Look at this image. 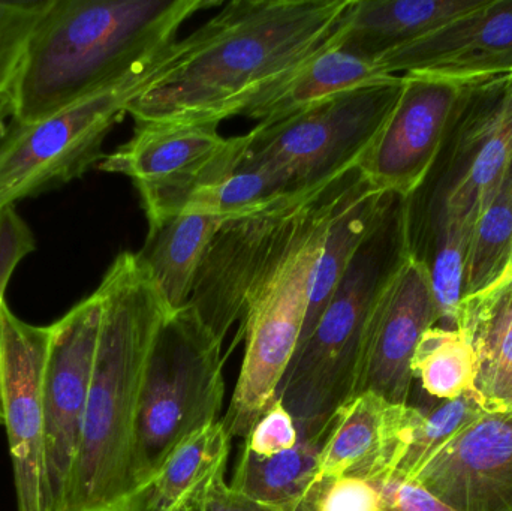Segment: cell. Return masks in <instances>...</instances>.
<instances>
[{"mask_svg":"<svg viewBox=\"0 0 512 511\" xmlns=\"http://www.w3.org/2000/svg\"><path fill=\"white\" fill-rule=\"evenodd\" d=\"M354 0H233L198 27L197 45L132 104L135 125L240 116L339 45Z\"/></svg>","mask_w":512,"mask_h":511,"instance_id":"6da1fadb","label":"cell"},{"mask_svg":"<svg viewBox=\"0 0 512 511\" xmlns=\"http://www.w3.org/2000/svg\"><path fill=\"white\" fill-rule=\"evenodd\" d=\"M101 329L77 458L56 511H135L132 452L144 374L171 314L137 252L98 287Z\"/></svg>","mask_w":512,"mask_h":511,"instance_id":"7a4b0ae2","label":"cell"},{"mask_svg":"<svg viewBox=\"0 0 512 511\" xmlns=\"http://www.w3.org/2000/svg\"><path fill=\"white\" fill-rule=\"evenodd\" d=\"M219 0H51L12 84L15 120L59 113L122 75Z\"/></svg>","mask_w":512,"mask_h":511,"instance_id":"3957f363","label":"cell"},{"mask_svg":"<svg viewBox=\"0 0 512 511\" xmlns=\"http://www.w3.org/2000/svg\"><path fill=\"white\" fill-rule=\"evenodd\" d=\"M406 252V200L396 197L352 258L280 384L277 399L294 419L298 438L328 432L337 410L354 398L370 318Z\"/></svg>","mask_w":512,"mask_h":511,"instance_id":"277c9868","label":"cell"},{"mask_svg":"<svg viewBox=\"0 0 512 511\" xmlns=\"http://www.w3.org/2000/svg\"><path fill=\"white\" fill-rule=\"evenodd\" d=\"M195 45L197 32L162 42L83 101L35 122L12 119L0 135V209L60 188L101 164L111 129Z\"/></svg>","mask_w":512,"mask_h":511,"instance_id":"5b68a950","label":"cell"},{"mask_svg":"<svg viewBox=\"0 0 512 511\" xmlns=\"http://www.w3.org/2000/svg\"><path fill=\"white\" fill-rule=\"evenodd\" d=\"M224 342L189 306L171 312L150 353L138 404L132 492L140 511L177 447L219 422L224 407Z\"/></svg>","mask_w":512,"mask_h":511,"instance_id":"8992f818","label":"cell"},{"mask_svg":"<svg viewBox=\"0 0 512 511\" xmlns=\"http://www.w3.org/2000/svg\"><path fill=\"white\" fill-rule=\"evenodd\" d=\"M355 170L337 177L310 203L285 260L262 285L234 339H245V357L222 423L233 438H248L277 399L300 344L310 290L324 249L328 222Z\"/></svg>","mask_w":512,"mask_h":511,"instance_id":"52a82bcc","label":"cell"},{"mask_svg":"<svg viewBox=\"0 0 512 511\" xmlns=\"http://www.w3.org/2000/svg\"><path fill=\"white\" fill-rule=\"evenodd\" d=\"M403 77L357 87L258 123L242 135L240 168H268L310 191L360 165L390 114Z\"/></svg>","mask_w":512,"mask_h":511,"instance_id":"ba28073f","label":"cell"},{"mask_svg":"<svg viewBox=\"0 0 512 511\" xmlns=\"http://www.w3.org/2000/svg\"><path fill=\"white\" fill-rule=\"evenodd\" d=\"M512 162V75L474 86L429 179L423 210L406 203L408 237L451 219L478 221Z\"/></svg>","mask_w":512,"mask_h":511,"instance_id":"9c48e42d","label":"cell"},{"mask_svg":"<svg viewBox=\"0 0 512 511\" xmlns=\"http://www.w3.org/2000/svg\"><path fill=\"white\" fill-rule=\"evenodd\" d=\"M327 185L230 219L213 237L186 306L219 341L237 324L240 329L252 300L288 255L307 207Z\"/></svg>","mask_w":512,"mask_h":511,"instance_id":"30bf717a","label":"cell"},{"mask_svg":"<svg viewBox=\"0 0 512 511\" xmlns=\"http://www.w3.org/2000/svg\"><path fill=\"white\" fill-rule=\"evenodd\" d=\"M240 149L242 135L222 137L219 123H144L98 168L132 179L155 230L182 215L201 188L234 173Z\"/></svg>","mask_w":512,"mask_h":511,"instance_id":"8fae6325","label":"cell"},{"mask_svg":"<svg viewBox=\"0 0 512 511\" xmlns=\"http://www.w3.org/2000/svg\"><path fill=\"white\" fill-rule=\"evenodd\" d=\"M51 326H33L0 308L3 428L14 471L17 511H54L45 431V359Z\"/></svg>","mask_w":512,"mask_h":511,"instance_id":"7c38bea8","label":"cell"},{"mask_svg":"<svg viewBox=\"0 0 512 511\" xmlns=\"http://www.w3.org/2000/svg\"><path fill=\"white\" fill-rule=\"evenodd\" d=\"M478 84L403 75L402 89L361 159L364 179L384 194L408 200L429 179L454 120Z\"/></svg>","mask_w":512,"mask_h":511,"instance_id":"4fadbf2b","label":"cell"},{"mask_svg":"<svg viewBox=\"0 0 512 511\" xmlns=\"http://www.w3.org/2000/svg\"><path fill=\"white\" fill-rule=\"evenodd\" d=\"M101 317L102 300L95 291L51 324L42 395L54 511L65 494L80 447Z\"/></svg>","mask_w":512,"mask_h":511,"instance_id":"5bb4252c","label":"cell"},{"mask_svg":"<svg viewBox=\"0 0 512 511\" xmlns=\"http://www.w3.org/2000/svg\"><path fill=\"white\" fill-rule=\"evenodd\" d=\"M438 323L429 269L408 248L370 318L354 396L372 392L391 404H409L415 348Z\"/></svg>","mask_w":512,"mask_h":511,"instance_id":"9a60e30c","label":"cell"},{"mask_svg":"<svg viewBox=\"0 0 512 511\" xmlns=\"http://www.w3.org/2000/svg\"><path fill=\"white\" fill-rule=\"evenodd\" d=\"M373 60L397 77L483 84L512 75V0H487L477 11Z\"/></svg>","mask_w":512,"mask_h":511,"instance_id":"2e32d148","label":"cell"},{"mask_svg":"<svg viewBox=\"0 0 512 511\" xmlns=\"http://www.w3.org/2000/svg\"><path fill=\"white\" fill-rule=\"evenodd\" d=\"M411 482L457 511H512V404L486 411Z\"/></svg>","mask_w":512,"mask_h":511,"instance_id":"e0dca14e","label":"cell"},{"mask_svg":"<svg viewBox=\"0 0 512 511\" xmlns=\"http://www.w3.org/2000/svg\"><path fill=\"white\" fill-rule=\"evenodd\" d=\"M418 408L391 404L372 392L349 399L337 410L316 465V485L358 477L391 479L405 458Z\"/></svg>","mask_w":512,"mask_h":511,"instance_id":"ac0fdd59","label":"cell"},{"mask_svg":"<svg viewBox=\"0 0 512 511\" xmlns=\"http://www.w3.org/2000/svg\"><path fill=\"white\" fill-rule=\"evenodd\" d=\"M394 198L396 195L384 194L373 188L364 179L360 168L352 174L328 222L324 249L313 276L309 308L298 347L315 329L352 258L378 227Z\"/></svg>","mask_w":512,"mask_h":511,"instance_id":"d6986e66","label":"cell"},{"mask_svg":"<svg viewBox=\"0 0 512 511\" xmlns=\"http://www.w3.org/2000/svg\"><path fill=\"white\" fill-rule=\"evenodd\" d=\"M487 0H354L339 47L376 59L450 21L477 11Z\"/></svg>","mask_w":512,"mask_h":511,"instance_id":"ffe728a7","label":"cell"},{"mask_svg":"<svg viewBox=\"0 0 512 511\" xmlns=\"http://www.w3.org/2000/svg\"><path fill=\"white\" fill-rule=\"evenodd\" d=\"M369 57L343 50L339 45L319 54L289 80L249 104L240 116L258 123L280 119L324 99L357 87L391 80Z\"/></svg>","mask_w":512,"mask_h":511,"instance_id":"44dd1931","label":"cell"},{"mask_svg":"<svg viewBox=\"0 0 512 511\" xmlns=\"http://www.w3.org/2000/svg\"><path fill=\"white\" fill-rule=\"evenodd\" d=\"M228 221L221 216L182 213L149 230L137 254L171 312L188 305L204 254Z\"/></svg>","mask_w":512,"mask_h":511,"instance_id":"7402d4cb","label":"cell"},{"mask_svg":"<svg viewBox=\"0 0 512 511\" xmlns=\"http://www.w3.org/2000/svg\"><path fill=\"white\" fill-rule=\"evenodd\" d=\"M328 432L298 438L294 449L270 458L243 447L231 488L259 503L310 511L321 485L315 482L316 465Z\"/></svg>","mask_w":512,"mask_h":511,"instance_id":"603a6c76","label":"cell"},{"mask_svg":"<svg viewBox=\"0 0 512 511\" xmlns=\"http://www.w3.org/2000/svg\"><path fill=\"white\" fill-rule=\"evenodd\" d=\"M457 327L471 336L478 357L477 390L487 411L512 404V282L466 300Z\"/></svg>","mask_w":512,"mask_h":511,"instance_id":"cb8c5ba5","label":"cell"},{"mask_svg":"<svg viewBox=\"0 0 512 511\" xmlns=\"http://www.w3.org/2000/svg\"><path fill=\"white\" fill-rule=\"evenodd\" d=\"M231 437L222 419L195 432L168 459L140 511H176L227 471Z\"/></svg>","mask_w":512,"mask_h":511,"instance_id":"d4e9b609","label":"cell"},{"mask_svg":"<svg viewBox=\"0 0 512 511\" xmlns=\"http://www.w3.org/2000/svg\"><path fill=\"white\" fill-rule=\"evenodd\" d=\"M411 368L423 389L441 401L478 393V357L465 327H430L415 348Z\"/></svg>","mask_w":512,"mask_h":511,"instance_id":"484cf974","label":"cell"},{"mask_svg":"<svg viewBox=\"0 0 512 511\" xmlns=\"http://www.w3.org/2000/svg\"><path fill=\"white\" fill-rule=\"evenodd\" d=\"M477 222L475 219H451L435 225L420 236L408 237V242H414L421 236L427 237L429 254L421 260L429 269L438 326L442 323L441 327L445 329H456L462 314L466 267Z\"/></svg>","mask_w":512,"mask_h":511,"instance_id":"4316f807","label":"cell"},{"mask_svg":"<svg viewBox=\"0 0 512 511\" xmlns=\"http://www.w3.org/2000/svg\"><path fill=\"white\" fill-rule=\"evenodd\" d=\"M298 192L304 191L298 189L279 171L268 168H240L219 182L201 188L189 201L183 213L234 219L258 212L274 201Z\"/></svg>","mask_w":512,"mask_h":511,"instance_id":"83f0119b","label":"cell"},{"mask_svg":"<svg viewBox=\"0 0 512 511\" xmlns=\"http://www.w3.org/2000/svg\"><path fill=\"white\" fill-rule=\"evenodd\" d=\"M511 248L512 162L475 225L466 267L465 300L477 296L499 278L510 258Z\"/></svg>","mask_w":512,"mask_h":511,"instance_id":"f1b7e54d","label":"cell"},{"mask_svg":"<svg viewBox=\"0 0 512 511\" xmlns=\"http://www.w3.org/2000/svg\"><path fill=\"white\" fill-rule=\"evenodd\" d=\"M486 411V402L480 393H466L460 398L442 401L430 411L418 410L405 458L391 479L411 482L430 458Z\"/></svg>","mask_w":512,"mask_h":511,"instance_id":"f546056e","label":"cell"},{"mask_svg":"<svg viewBox=\"0 0 512 511\" xmlns=\"http://www.w3.org/2000/svg\"><path fill=\"white\" fill-rule=\"evenodd\" d=\"M50 5L51 0H0V92L12 89L30 36Z\"/></svg>","mask_w":512,"mask_h":511,"instance_id":"4dcf8cb0","label":"cell"},{"mask_svg":"<svg viewBox=\"0 0 512 511\" xmlns=\"http://www.w3.org/2000/svg\"><path fill=\"white\" fill-rule=\"evenodd\" d=\"M297 443L298 431L294 419L282 402L276 399L249 432L245 447L259 458H270L294 449Z\"/></svg>","mask_w":512,"mask_h":511,"instance_id":"1f68e13d","label":"cell"},{"mask_svg":"<svg viewBox=\"0 0 512 511\" xmlns=\"http://www.w3.org/2000/svg\"><path fill=\"white\" fill-rule=\"evenodd\" d=\"M313 511H382L375 483L358 477H340L319 485Z\"/></svg>","mask_w":512,"mask_h":511,"instance_id":"d6a6232c","label":"cell"},{"mask_svg":"<svg viewBox=\"0 0 512 511\" xmlns=\"http://www.w3.org/2000/svg\"><path fill=\"white\" fill-rule=\"evenodd\" d=\"M35 249V236L15 206L0 209V308L15 267Z\"/></svg>","mask_w":512,"mask_h":511,"instance_id":"836d02e7","label":"cell"},{"mask_svg":"<svg viewBox=\"0 0 512 511\" xmlns=\"http://www.w3.org/2000/svg\"><path fill=\"white\" fill-rule=\"evenodd\" d=\"M375 485L381 492L382 511H457L418 483L388 479Z\"/></svg>","mask_w":512,"mask_h":511,"instance_id":"e575fe53","label":"cell"},{"mask_svg":"<svg viewBox=\"0 0 512 511\" xmlns=\"http://www.w3.org/2000/svg\"><path fill=\"white\" fill-rule=\"evenodd\" d=\"M206 511H298L288 507L271 506V504L259 503L240 492L234 491L225 480L222 473L213 483L210 489L209 501Z\"/></svg>","mask_w":512,"mask_h":511,"instance_id":"d590c367","label":"cell"},{"mask_svg":"<svg viewBox=\"0 0 512 511\" xmlns=\"http://www.w3.org/2000/svg\"><path fill=\"white\" fill-rule=\"evenodd\" d=\"M15 117V101L12 89L0 92V135Z\"/></svg>","mask_w":512,"mask_h":511,"instance_id":"8d00e7d4","label":"cell"},{"mask_svg":"<svg viewBox=\"0 0 512 511\" xmlns=\"http://www.w3.org/2000/svg\"><path fill=\"white\" fill-rule=\"evenodd\" d=\"M512 282V248H511V254L510 258H508L507 264H505L504 270H502L501 275H499V278L496 279L495 282H493L490 287H487L486 290L481 291L480 294H477V296L471 297V299H475V297L480 296H486V294L493 293V291L501 290L502 287H505V285L511 284ZM468 299V300H471ZM466 302V300H465ZM463 302V303H465Z\"/></svg>","mask_w":512,"mask_h":511,"instance_id":"74e56055","label":"cell"},{"mask_svg":"<svg viewBox=\"0 0 512 511\" xmlns=\"http://www.w3.org/2000/svg\"><path fill=\"white\" fill-rule=\"evenodd\" d=\"M0 426H3L2 378H0Z\"/></svg>","mask_w":512,"mask_h":511,"instance_id":"f35d334b","label":"cell"}]
</instances>
